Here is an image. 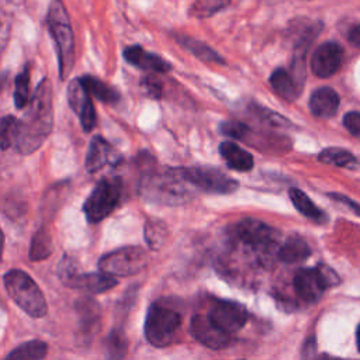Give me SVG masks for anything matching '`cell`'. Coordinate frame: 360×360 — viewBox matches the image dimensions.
Masks as SVG:
<instances>
[{
  "label": "cell",
  "mask_w": 360,
  "mask_h": 360,
  "mask_svg": "<svg viewBox=\"0 0 360 360\" xmlns=\"http://www.w3.org/2000/svg\"><path fill=\"white\" fill-rule=\"evenodd\" d=\"M316 360H352V359H342V357H336V356H332V354H319Z\"/></svg>",
  "instance_id": "obj_40"
},
{
  "label": "cell",
  "mask_w": 360,
  "mask_h": 360,
  "mask_svg": "<svg viewBox=\"0 0 360 360\" xmlns=\"http://www.w3.org/2000/svg\"><path fill=\"white\" fill-rule=\"evenodd\" d=\"M249 127L239 121H226L221 124V132L232 139H240L243 141Z\"/></svg>",
  "instance_id": "obj_35"
},
{
  "label": "cell",
  "mask_w": 360,
  "mask_h": 360,
  "mask_svg": "<svg viewBox=\"0 0 360 360\" xmlns=\"http://www.w3.org/2000/svg\"><path fill=\"white\" fill-rule=\"evenodd\" d=\"M330 198H333V200H336V201L345 204V205L349 207L356 215L360 217V204H357L356 201H353V200H350L349 197L342 195V194H330Z\"/></svg>",
  "instance_id": "obj_38"
},
{
  "label": "cell",
  "mask_w": 360,
  "mask_h": 360,
  "mask_svg": "<svg viewBox=\"0 0 360 360\" xmlns=\"http://www.w3.org/2000/svg\"><path fill=\"white\" fill-rule=\"evenodd\" d=\"M3 246H4V236H3V232L0 229V259H1V253H3Z\"/></svg>",
  "instance_id": "obj_42"
},
{
  "label": "cell",
  "mask_w": 360,
  "mask_h": 360,
  "mask_svg": "<svg viewBox=\"0 0 360 360\" xmlns=\"http://www.w3.org/2000/svg\"><path fill=\"white\" fill-rule=\"evenodd\" d=\"M46 24L56 44L60 79L65 80L75 63V38L69 15L60 0H53L51 3L46 14Z\"/></svg>",
  "instance_id": "obj_3"
},
{
  "label": "cell",
  "mask_w": 360,
  "mask_h": 360,
  "mask_svg": "<svg viewBox=\"0 0 360 360\" xmlns=\"http://www.w3.org/2000/svg\"><path fill=\"white\" fill-rule=\"evenodd\" d=\"M231 0H194L188 14L194 18H210L218 11L228 7Z\"/></svg>",
  "instance_id": "obj_29"
},
{
  "label": "cell",
  "mask_w": 360,
  "mask_h": 360,
  "mask_svg": "<svg viewBox=\"0 0 360 360\" xmlns=\"http://www.w3.org/2000/svg\"><path fill=\"white\" fill-rule=\"evenodd\" d=\"M127 353V339L120 329H114L105 339L104 354L105 360H124Z\"/></svg>",
  "instance_id": "obj_27"
},
{
  "label": "cell",
  "mask_w": 360,
  "mask_h": 360,
  "mask_svg": "<svg viewBox=\"0 0 360 360\" xmlns=\"http://www.w3.org/2000/svg\"><path fill=\"white\" fill-rule=\"evenodd\" d=\"M349 41L352 45L360 48V24L352 28V31L349 32Z\"/></svg>",
  "instance_id": "obj_39"
},
{
  "label": "cell",
  "mask_w": 360,
  "mask_h": 360,
  "mask_svg": "<svg viewBox=\"0 0 360 360\" xmlns=\"http://www.w3.org/2000/svg\"><path fill=\"white\" fill-rule=\"evenodd\" d=\"M68 101L72 110L79 115L84 131H91L96 125V111L89 91L80 79H73L68 86Z\"/></svg>",
  "instance_id": "obj_14"
},
{
  "label": "cell",
  "mask_w": 360,
  "mask_h": 360,
  "mask_svg": "<svg viewBox=\"0 0 360 360\" xmlns=\"http://www.w3.org/2000/svg\"><path fill=\"white\" fill-rule=\"evenodd\" d=\"M52 252V243H51V236L46 229H39L34 236L31 242V249H30V259L31 260H42L48 257Z\"/></svg>",
  "instance_id": "obj_32"
},
{
  "label": "cell",
  "mask_w": 360,
  "mask_h": 360,
  "mask_svg": "<svg viewBox=\"0 0 360 360\" xmlns=\"http://www.w3.org/2000/svg\"><path fill=\"white\" fill-rule=\"evenodd\" d=\"M4 287L11 300L32 318H42L48 308L37 283L22 270H10L4 274Z\"/></svg>",
  "instance_id": "obj_4"
},
{
  "label": "cell",
  "mask_w": 360,
  "mask_h": 360,
  "mask_svg": "<svg viewBox=\"0 0 360 360\" xmlns=\"http://www.w3.org/2000/svg\"><path fill=\"white\" fill-rule=\"evenodd\" d=\"M339 283L336 273L325 266L315 269H301L294 277V290L297 295L307 301L315 302L321 298L323 291Z\"/></svg>",
  "instance_id": "obj_9"
},
{
  "label": "cell",
  "mask_w": 360,
  "mask_h": 360,
  "mask_svg": "<svg viewBox=\"0 0 360 360\" xmlns=\"http://www.w3.org/2000/svg\"><path fill=\"white\" fill-rule=\"evenodd\" d=\"M52 124V84L48 79H44L35 89L24 120L20 121L17 149L21 153L37 150L51 134Z\"/></svg>",
  "instance_id": "obj_1"
},
{
  "label": "cell",
  "mask_w": 360,
  "mask_h": 360,
  "mask_svg": "<svg viewBox=\"0 0 360 360\" xmlns=\"http://www.w3.org/2000/svg\"><path fill=\"white\" fill-rule=\"evenodd\" d=\"M186 184L187 181L177 169L149 172L143 174L139 183V193L145 200L155 204L179 205L191 197Z\"/></svg>",
  "instance_id": "obj_2"
},
{
  "label": "cell",
  "mask_w": 360,
  "mask_h": 360,
  "mask_svg": "<svg viewBox=\"0 0 360 360\" xmlns=\"http://www.w3.org/2000/svg\"><path fill=\"white\" fill-rule=\"evenodd\" d=\"M124 58L128 63L143 69L149 72H158V73H165L170 70V65L160 56L146 52L142 46L139 45H132L124 49Z\"/></svg>",
  "instance_id": "obj_16"
},
{
  "label": "cell",
  "mask_w": 360,
  "mask_h": 360,
  "mask_svg": "<svg viewBox=\"0 0 360 360\" xmlns=\"http://www.w3.org/2000/svg\"><path fill=\"white\" fill-rule=\"evenodd\" d=\"M270 84L273 90L287 101H292L301 93V87L297 84L291 73L284 68H277L270 76Z\"/></svg>",
  "instance_id": "obj_21"
},
{
  "label": "cell",
  "mask_w": 360,
  "mask_h": 360,
  "mask_svg": "<svg viewBox=\"0 0 360 360\" xmlns=\"http://www.w3.org/2000/svg\"><path fill=\"white\" fill-rule=\"evenodd\" d=\"M167 238V226L159 219H149L145 225V239L152 249H159Z\"/></svg>",
  "instance_id": "obj_33"
},
{
  "label": "cell",
  "mask_w": 360,
  "mask_h": 360,
  "mask_svg": "<svg viewBox=\"0 0 360 360\" xmlns=\"http://www.w3.org/2000/svg\"><path fill=\"white\" fill-rule=\"evenodd\" d=\"M176 41L186 48L188 52H191L194 56H197L200 60L202 62H208V63H224V59L221 55H218L212 48H210L207 44H204L200 39H194L188 35H181V34H176L174 35Z\"/></svg>",
  "instance_id": "obj_22"
},
{
  "label": "cell",
  "mask_w": 360,
  "mask_h": 360,
  "mask_svg": "<svg viewBox=\"0 0 360 360\" xmlns=\"http://www.w3.org/2000/svg\"><path fill=\"white\" fill-rule=\"evenodd\" d=\"M249 111L252 112V115H255L256 120H259L260 122H263L267 127L271 128H290L294 127L291 121H288L285 117L263 107V105H257V104H250L249 105Z\"/></svg>",
  "instance_id": "obj_28"
},
{
  "label": "cell",
  "mask_w": 360,
  "mask_h": 360,
  "mask_svg": "<svg viewBox=\"0 0 360 360\" xmlns=\"http://www.w3.org/2000/svg\"><path fill=\"white\" fill-rule=\"evenodd\" d=\"M142 84H143V87H145V90H146V93H148L150 97L159 98V97L162 96V83H160V80H158L155 76H150V75H149V76L143 77Z\"/></svg>",
  "instance_id": "obj_37"
},
{
  "label": "cell",
  "mask_w": 360,
  "mask_h": 360,
  "mask_svg": "<svg viewBox=\"0 0 360 360\" xmlns=\"http://www.w3.org/2000/svg\"><path fill=\"white\" fill-rule=\"evenodd\" d=\"M48 346L42 340H30L17 346L4 360H41L45 357Z\"/></svg>",
  "instance_id": "obj_25"
},
{
  "label": "cell",
  "mask_w": 360,
  "mask_h": 360,
  "mask_svg": "<svg viewBox=\"0 0 360 360\" xmlns=\"http://www.w3.org/2000/svg\"><path fill=\"white\" fill-rule=\"evenodd\" d=\"M177 170L188 184H193L205 193L229 194L239 187V183L235 179L226 176L224 172L215 167L194 166Z\"/></svg>",
  "instance_id": "obj_7"
},
{
  "label": "cell",
  "mask_w": 360,
  "mask_h": 360,
  "mask_svg": "<svg viewBox=\"0 0 360 360\" xmlns=\"http://www.w3.org/2000/svg\"><path fill=\"white\" fill-rule=\"evenodd\" d=\"M233 232L242 243L250 246L259 253L269 255L274 248H277L278 232L262 221L252 218L243 219L236 224Z\"/></svg>",
  "instance_id": "obj_10"
},
{
  "label": "cell",
  "mask_w": 360,
  "mask_h": 360,
  "mask_svg": "<svg viewBox=\"0 0 360 360\" xmlns=\"http://www.w3.org/2000/svg\"><path fill=\"white\" fill-rule=\"evenodd\" d=\"M115 162V153L112 146L101 136H94L90 142L86 156V170L94 173L104 167L107 163Z\"/></svg>",
  "instance_id": "obj_17"
},
{
  "label": "cell",
  "mask_w": 360,
  "mask_h": 360,
  "mask_svg": "<svg viewBox=\"0 0 360 360\" xmlns=\"http://www.w3.org/2000/svg\"><path fill=\"white\" fill-rule=\"evenodd\" d=\"M122 191L121 179L110 176L101 179L87 197L83 211L89 222L96 224L108 217L117 207Z\"/></svg>",
  "instance_id": "obj_6"
},
{
  "label": "cell",
  "mask_w": 360,
  "mask_h": 360,
  "mask_svg": "<svg viewBox=\"0 0 360 360\" xmlns=\"http://www.w3.org/2000/svg\"><path fill=\"white\" fill-rule=\"evenodd\" d=\"M66 266L60 269V277L63 283L72 288H77L86 292H104L117 285L114 277L104 273H86L77 274L68 260Z\"/></svg>",
  "instance_id": "obj_12"
},
{
  "label": "cell",
  "mask_w": 360,
  "mask_h": 360,
  "mask_svg": "<svg viewBox=\"0 0 360 360\" xmlns=\"http://www.w3.org/2000/svg\"><path fill=\"white\" fill-rule=\"evenodd\" d=\"M339 96L330 87H321L315 90L309 98V110L315 117L330 118L339 108Z\"/></svg>",
  "instance_id": "obj_18"
},
{
  "label": "cell",
  "mask_w": 360,
  "mask_h": 360,
  "mask_svg": "<svg viewBox=\"0 0 360 360\" xmlns=\"http://www.w3.org/2000/svg\"><path fill=\"white\" fill-rule=\"evenodd\" d=\"M343 125L346 129L356 135L360 136V112L359 111H350L343 117Z\"/></svg>",
  "instance_id": "obj_36"
},
{
  "label": "cell",
  "mask_w": 360,
  "mask_h": 360,
  "mask_svg": "<svg viewBox=\"0 0 360 360\" xmlns=\"http://www.w3.org/2000/svg\"><path fill=\"white\" fill-rule=\"evenodd\" d=\"M207 316L217 328L228 335H233L246 323L248 311L236 301L221 300L211 307Z\"/></svg>",
  "instance_id": "obj_11"
},
{
  "label": "cell",
  "mask_w": 360,
  "mask_h": 360,
  "mask_svg": "<svg viewBox=\"0 0 360 360\" xmlns=\"http://www.w3.org/2000/svg\"><path fill=\"white\" fill-rule=\"evenodd\" d=\"M30 100V69L25 66L15 77L14 103L17 108H24Z\"/></svg>",
  "instance_id": "obj_34"
},
{
  "label": "cell",
  "mask_w": 360,
  "mask_h": 360,
  "mask_svg": "<svg viewBox=\"0 0 360 360\" xmlns=\"http://www.w3.org/2000/svg\"><path fill=\"white\" fill-rule=\"evenodd\" d=\"M20 132V121L13 115H4L0 118V149H8L13 143H17Z\"/></svg>",
  "instance_id": "obj_31"
},
{
  "label": "cell",
  "mask_w": 360,
  "mask_h": 360,
  "mask_svg": "<svg viewBox=\"0 0 360 360\" xmlns=\"http://www.w3.org/2000/svg\"><path fill=\"white\" fill-rule=\"evenodd\" d=\"M319 162L326 165H335L340 167H352L356 163V158L342 148H326L318 155Z\"/></svg>",
  "instance_id": "obj_30"
},
{
  "label": "cell",
  "mask_w": 360,
  "mask_h": 360,
  "mask_svg": "<svg viewBox=\"0 0 360 360\" xmlns=\"http://www.w3.org/2000/svg\"><path fill=\"white\" fill-rule=\"evenodd\" d=\"M76 309L83 335L91 336L98 329L100 323V308L97 302L90 298H83L76 302Z\"/></svg>",
  "instance_id": "obj_20"
},
{
  "label": "cell",
  "mask_w": 360,
  "mask_h": 360,
  "mask_svg": "<svg viewBox=\"0 0 360 360\" xmlns=\"http://www.w3.org/2000/svg\"><path fill=\"white\" fill-rule=\"evenodd\" d=\"M343 62V48L338 42H325L316 48L311 58V70L318 77H330Z\"/></svg>",
  "instance_id": "obj_13"
},
{
  "label": "cell",
  "mask_w": 360,
  "mask_h": 360,
  "mask_svg": "<svg viewBox=\"0 0 360 360\" xmlns=\"http://www.w3.org/2000/svg\"><path fill=\"white\" fill-rule=\"evenodd\" d=\"M356 343H357V349L360 352V325L357 326V330H356Z\"/></svg>",
  "instance_id": "obj_41"
},
{
  "label": "cell",
  "mask_w": 360,
  "mask_h": 360,
  "mask_svg": "<svg viewBox=\"0 0 360 360\" xmlns=\"http://www.w3.org/2000/svg\"><path fill=\"white\" fill-rule=\"evenodd\" d=\"M308 243L300 236L288 238L277 250V257L284 263H298L309 256Z\"/></svg>",
  "instance_id": "obj_23"
},
{
  "label": "cell",
  "mask_w": 360,
  "mask_h": 360,
  "mask_svg": "<svg viewBox=\"0 0 360 360\" xmlns=\"http://www.w3.org/2000/svg\"><path fill=\"white\" fill-rule=\"evenodd\" d=\"M219 153L226 165L238 172H248L253 167V158L232 141H225L219 145Z\"/></svg>",
  "instance_id": "obj_19"
},
{
  "label": "cell",
  "mask_w": 360,
  "mask_h": 360,
  "mask_svg": "<svg viewBox=\"0 0 360 360\" xmlns=\"http://www.w3.org/2000/svg\"><path fill=\"white\" fill-rule=\"evenodd\" d=\"M290 198H291V202L294 204V207L307 218L312 219V221H316V222H325L328 218H326V214L318 208L314 201L300 188H295V187H291L290 188Z\"/></svg>",
  "instance_id": "obj_24"
},
{
  "label": "cell",
  "mask_w": 360,
  "mask_h": 360,
  "mask_svg": "<svg viewBox=\"0 0 360 360\" xmlns=\"http://www.w3.org/2000/svg\"><path fill=\"white\" fill-rule=\"evenodd\" d=\"M146 264V253L138 246H127L104 255L98 260L101 273L111 277L132 276L139 273Z\"/></svg>",
  "instance_id": "obj_8"
},
{
  "label": "cell",
  "mask_w": 360,
  "mask_h": 360,
  "mask_svg": "<svg viewBox=\"0 0 360 360\" xmlns=\"http://www.w3.org/2000/svg\"><path fill=\"white\" fill-rule=\"evenodd\" d=\"M190 330L198 342L211 349H224L232 343V335L217 328L207 315H195L191 319Z\"/></svg>",
  "instance_id": "obj_15"
},
{
  "label": "cell",
  "mask_w": 360,
  "mask_h": 360,
  "mask_svg": "<svg viewBox=\"0 0 360 360\" xmlns=\"http://www.w3.org/2000/svg\"><path fill=\"white\" fill-rule=\"evenodd\" d=\"M80 80H82L83 86L86 87V90L89 91V94H93L96 98H98L104 103H115L120 100V93L114 87L101 82L100 79L87 75V76L80 77Z\"/></svg>",
  "instance_id": "obj_26"
},
{
  "label": "cell",
  "mask_w": 360,
  "mask_h": 360,
  "mask_svg": "<svg viewBox=\"0 0 360 360\" xmlns=\"http://www.w3.org/2000/svg\"><path fill=\"white\" fill-rule=\"evenodd\" d=\"M180 314L163 304L155 302L149 307L145 319V336L148 342L156 347L172 345L180 332Z\"/></svg>",
  "instance_id": "obj_5"
}]
</instances>
